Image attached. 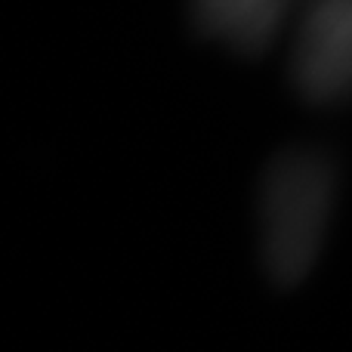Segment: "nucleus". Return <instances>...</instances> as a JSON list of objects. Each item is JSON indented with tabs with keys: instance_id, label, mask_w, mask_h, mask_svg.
<instances>
[{
	"instance_id": "f257e3e1",
	"label": "nucleus",
	"mask_w": 352,
	"mask_h": 352,
	"mask_svg": "<svg viewBox=\"0 0 352 352\" xmlns=\"http://www.w3.org/2000/svg\"><path fill=\"white\" fill-rule=\"evenodd\" d=\"M337 164L318 148H287L269 164L260 192V250L275 287H297L322 256L337 204Z\"/></svg>"
},
{
	"instance_id": "f03ea898",
	"label": "nucleus",
	"mask_w": 352,
	"mask_h": 352,
	"mask_svg": "<svg viewBox=\"0 0 352 352\" xmlns=\"http://www.w3.org/2000/svg\"><path fill=\"white\" fill-rule=\"evenodd\" d=\"M291 80L312 105L352 99V0H309L294 37Z\"/></svg>"
},
{
	"instance_id": "7ed1b4c3",
	"label": "nucleus",
	"mask_w": 352,
	"mask_h": 352,
	"mask_svg": "<svg viewBox=\"0 0 352 352\" xmlns=\"http://www.w3.org/2000/svg\"><path fill=\"white\" fill-rule=\"evenodd\" d=\"M192 6L207 37L238 53H260L278 37L294 0H195Z\"/></svg>"
}]
</instances>
